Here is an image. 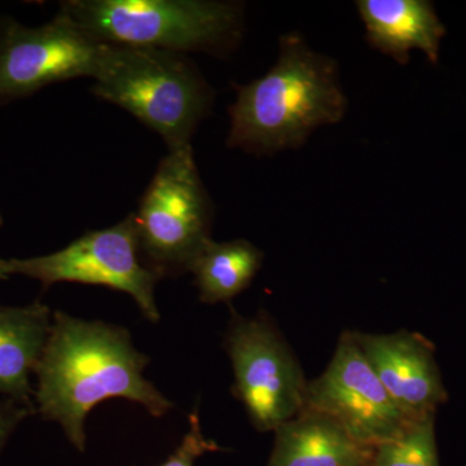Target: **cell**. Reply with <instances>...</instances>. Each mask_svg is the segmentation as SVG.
<instances>
[{
    "label": "cell",
    "instance_id": "cell-1",
    "mask_svg": "<svg viewBox=\"0 0 466 466\" xmlns=\"http://www.w3.org/2000/svg\"><path fill=\"white\" fill-rule=\"evenodd\" d=\"M150 359L135 348L126 328L56 311L35 368L36 410L57 422L79 452L86 450V420L113 398L140 404L153 417L174 407L144 376Z\"/></svg>",
    "mask_w": 466,
    "mask_h": 466
},
{
    "label": "cell",
    "instance_id": "cell-2",
    "mask_svg": "<svg viewBox=\"0 0 466 466\" xmlns=\"http://www.w3.org/2000/svg\"><path fill=\"white\" fill-rule=\"evenodd\" d=\"M346 108L336 63L312 51L299 34H287L271 70L238 86L227 144L254 155L299 148L315 128L341 121Z\"/></svg>",
    "mask_w": 466,
    "mask_h": 466
},
{
    "label": "cell",
    "instance_id": "cell-3",
    "mask_svg": "<svg viewBox=\"0 0 466 466\" xmlns=\"http://www.w3.org/2000/svg\"><path fill=\"white\" fill-rule=\"evenodd\" d=\"M91 91L161 135L168 149L188 146L213 101L183 54L139 46L108 45Z\"/></svg>",
    "mask_w": 466,
    "mask_h": 466
},
{
    "label": "cell",
    "instance_id": "cell-4",
    "mask_svg": "<svg viewBox=\"0 0 466 466\" xmlns=\"http://www.w3.org/2000/svg\"><path fill=\"white\" fill-rule=\"evenodd\" d=\"M60 14L106 45L223 54L242 34L240 5L205 0H67Z\"/></svg>",
    "mask_w": 466,
    "mask_h": 466
},
{
    "label": "cell",
    "instance_id": "cell-5",
    "mask_svg": "<svg viewBox=\"0 0 466 466\" xmlns=\"http://www.w3.org/2000/svg\"><path fill=\"white\" fill-rule=\"evenodd\" d=\"M133 214L143 265L161 279L189 272L213 219L191 144L168 149Z\"/></svg>",
    "mask_w": 466,
    "mask_h": 466
},
{
    "label": "cell",
    "instance_id": "cell-6",
    "mask_svg": "<svg viewBox=\"0 0 466 466\" xmlns=\"http://www.w3.org/2000/svg\"><path fill=\"white\" fill-rule=\"evenodd\" d=\"M225 346L236 398L258 431H275L306 406L309 381L280 330L267 317L233 312Z\"/></svg>",
    "mask_w": 466,
    "mask_h": 466
},
{
    "label": "cell",
    "instance_id": "cell-7",
    "mask_svg": "<svg viewBox=\"0 0 466 466\" xmlns=\"http://www.w3.org/2000/svg\"><path fill=\"white\" fill-rule=\"evenodd\" d=\"M8 260L12 275L35 279L45 289L57 283L99 285L128 294L150 323L161 319L155 296L161 278L140 259L133 213L118 225L86 232L55 253Z\"/></svg>",
    "mask_w": 466,
    "mask_h": 466
},
{
    "label": "cell",
    "instance_id": "cell-8",
    "mask_svg": "<svg viewBox=\"0 0 466 466\" xmlns=\"http://www.w3.org/2000/svg\"><path fill=\"white\" fill-rule=\"evenodd\" d=\"M108 45L92 39L60 12L51 23L0 25V103L78 76L94 79Z\"/></svg>",
    "mask_w": 466,
    "mask_h": 466
},
{
    "label": "cell",
    "instance_id": "cell-9",
    "mask_svg": "<svg viewBox=\"0 0 466 466\" xmlns=\"http://www.w3.org/2000/svg\"><path fill=\"white\" fill-rule=\"evenodd\" d=\"M305 407L332 417L372 449L394 440L417 420L392 400L351 332L343 333L323 375L309 382Z\"/></svg>",
    "mask_w": 466,
    "mask_h": 466
},
{
    "label": "cell",
    "instance_id": "cell-10",
    "mask_svg": "<svg viewBox=\"0 0 466 466\" xmlns=\"http://www.w3.org/2000/svg\"><path fill=\"white\" fill-rule=\"evenodd\" d=\"M392 400L412 419L435 415L447 400L434 348L408 330L391 334L351 332Z\"/></svg>",
    "mask_w": 466,
    "mask_h": 466
},
{
    "label": "cell",
    "instance_id": "cell-11",
    "mask_svg": "<svg viewBox=\"0 0 466 466\" xmlns=\"http://www.w3.org/2000/svg\"><path fill=\"white\" fill-rule=\"evenodd\" d=\"M373 451L332 417L305 407L276 429L267 466H372Z\"/></svg>",
    "mask_w": 466,
    "mask_h": 466
},
{
    "label": "cell",
    "instance_id": "cell-12",
    "mask_svg": "<svg viewBox=\"0 0 466 466\" xmlns=\"http://www.w3.org/2000/svg\"><path fill=\"white\" fill-rule=\"evenodd\" d=\"M359 15L372 47L404 66L410 52H424L429 60H440L446 27L428 0H359Z\"/></svg>",
    "mask_w": 466,
    "mask_h": 466
},
{
    "label": "cell",
    "instance_id": "cell-13",
    "mask_svg": "<svg viewBox=\"0 0 466 466\" xmlns=\"http://www.w3.org/2000/svg\"><path fill=\"white\" fill-rule=\"evenodd\" d=\"M52 318L51 309L39 300L21 308L0 306V395L34 410L30 377L50 336Z\"/></svg>",
    "mask_w": 466,
    "mask_h": 466
},
{
    "label": "cell",
    "instance_id": "cell-14",
    "mask_svg": "<svg viewBox=\"0 0 466 466\" xmlns=\"http://www.w3.org/2000/svg\"><path fill=\"white\" fill-rule=\"evenodd\" d=\"M262 260V251L249 241L210 240L193 260L189 272L195 276L202 302H231L249 287Z\"/></svg>",
    "mask_w": 466,
    "mask_h": 466
},
{
    "label": "cell",
    "instance_id": "cell-15",
    "mask_svg": "<svg viewBox=\"0 0 466 466\" xmlns=\"http://www.w3.org/2000/svg\"><path fill=\"white\" fill-rule=\"evenodd\" d=\"M372 466H441L435 415L415 420L397 438L375 447Z\"/></svg>",
    "mask_w": 466,
    "mask_h": 466
},
{
    "label": "cell",
    "instance_id": "cell-16",
    "mask_svg": "<svg viewBox=\"0 0 466 466\" xmlns=\"http://www.w3.org/2000/svg\"><path fill=\"white\" fill-rule=\"evenodd\" d=\"M216 441L208 440L202 433L200 413L198 408L193 410L189 416V431L184 435L177 449L171 453L170 458L158 466H193L196 460L201 458L208 452H217L220 451Z\"/></svg>",
    "mask_w": 466,
    "mask_h": 466
},
{
    "label": "cell",
    "instance_id": "cell-17",
    "mask_svg": "<svg viewBox=\"0 0 466 466\" xmlns=\"http://www.w3.org/2000/svg\"><path fill=\"white\" fill-rule=\"evenodd\" d=\"M34 408L23 406L14 400L0 401V453L17 426L32 415Z\"/></svg>",
    "mask_w": 466,
    "mask_h": 466
},
{
    "label": "cell",
    "instance_id": "cell-18",
    "mask_svg": "<svg viewBox=\"0 0 466 466\" xmlns=\"http://www.w3.org/2000/svg\"><path fill=\"white\" fill-rule=\"evenodd\" d=\"M12 275L9 260L0 258V280H7Z\"/></svg>",
    "mask_w": 466,
    "mask_h": 466
},
{
    "label": "cell",
    "instance_id": "cell-19",
    "mask_svg": "<svg viewBox=\"0 0 466 466\" xmlns=\"http://www.w3.org/2000/svg\"><path fill=\"white\" fill-rule=\"evenodd\" d=\"M3 225V218H2V214H0V227H2Z\"/></svg>",
    "mask_w": 466,
    "mask_h": 466
}]
</instances>
